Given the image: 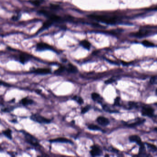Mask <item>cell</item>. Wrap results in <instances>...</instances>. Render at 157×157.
I'll return each mask as SVG.
<instances>
[{
	"label": "cell",
	"instance_id": "cell-1",
	"mask_svg": "<svg viewBox=\"0 0 157 157\" xmlns=\"http://www.w3.org/2000/svg\"><path fill=\"white\" fill-rule=\"evenodd\" d=\"M89 18L95 19L97 21L101 22L110 25H114L115 24L117 21V18L115 17H111L106 15H95V14H91L89 15Z\"/></svg>",
	"mask_w": 157,
	"mask_h": 157
},
{
	"label": "cell",
	"instance_id": "cell-2",
	"mask_svg": "<svg viewBox=\"0 0 157 157\" xmlns=\"http://www.w3.org/2000/svg\"><path fill=\"white\" fill-rule=\"evenodd\" d=\"M31 119L34 121L42 124H49L51 121L49 119L45 118L38 114H32L31 116Z\"/></svg>",
	"mask_w": 157,
	"mask_h": 157
},
{
	"label": "cell",
	"instance_id": "cell-3",
	"mask_svg": "<svg viewBox=\"0 0 157 157\" xmlns=\"http://www.w3.org/2000/svg\"><path fill=\"white\" fill-rule=\"evenodd\" d=\"M23 132L25 135V140L27 142L33 146H39V143L38 140L34 136L27 132L24 131Z\"/></svg>",
	"mask_w": 157,
	"mask_h": 157
},
{
	"label": "cell",
	"instance_id": "cell-4",
	"mask_svg": "<svg viewBox=\"0 0 157 157\" xmlns=\"http://www.w3.org/2000/svg\"><path fill=\"white\" fill-rule=\"evenodd\" d=\"M129 140L131 142H135L138 145H139V152H141L142 153L143 151L145 149V146H144V144L141 141V138L139 136H137V135H133V136H130L129 138Z\"/></svg>",
	"mask_w": 157,
	"mask_h": 157
},
{
	"label": "cell",
	"instance_id": "cell-5",
	"mask_svg": "<svg viewBox=\"0 0 157 157\" xmlns=\"http://www.w3.org/2000/svg\"><path fill=\"white\" fill-rule=\"evenodd\" d=\"M154 109L151 107L144 106L141 110V114L144 116L153 117L154 116Z\"/></svg>",
	"mask_w": 157,
	"mask_h": 157
},
{
	"label": "cell",
	"instance_id": "cell-6",
	"mask_svg": "<svg viewBox=\"0 0 157 157\" xmlns=\"http://www.w3.org/2000/svg\"><path fill=\"white\" fill-rule=\"evenodd\" d=\"M53 47L46 43L40 42L36 45V50L37 51H43L44 50H52Z\"/></svg>",
	"mask_w": 157,
	"mask_h": 157
},
{
	"label": "cell",
	"instance_id": "cell-7",
	"mask_svg": "<svg viewBox=\"0 0 157 157\" xmlns=\"http://www.w3.org/2000/svg\"><path fill=\"white\" fill-rule=\"evenodd\" d=\"M102 153V152L99 146L95 145L91 146V150L90 151V154L93 157L100 156Z\"/></svg>",
	"mask_w": 157,
	"mask_h": 157
},
{
	"label": "cell",
	"instance_id": "cell-8",
	"mask_svg": "<svg viewBox=\"0 0 157 157\" xmlns=\"http://www.w3.org/2000/svg\"><path fill=\"white\" fill-rule=\"evenodd\" d=\"M32 72L40 75H46L51 73V70L49 68H38L34 70Z\"/></svg>",
	"mask_w": 157,
	"mask_h": 157
},
{
	"label": "cell",
	"instance_id": "cell-9",
	"mask_svg": "<svg viewBox=\"0 0 157 157\" xmlns=\"http://www.w3.org/2000/svg\"><path fill=\"white\" fill-rule=\"evenodd\" d=\"M96 121L99 125L103 126H106L110 124L109 119L103 116L99 117L97 118Z\"/></svg>",
	"mask_w": 157,
	"mask_h": 157
},
{
	"label": "cell",
	"instance_id": "cell-10",
	"mask_svg": "<svg viewBox=\"0 0 157 157\" xmlns=\"http://www.w3.org/2000/svg\"><path fill=\"white\" fill-rule=\"evenodd\" d=\"M30 58H31V56L30 55H29L28 54L23 53L19 55V61L21 63L24 64L26 62H27L30 60Z\"/></svg>",
	"mask_w": 157,
	"mask_h": 157
},
{
	"label": "cell",
	"instance_id": "cell-11",
	"mask_svg": "<svg viewBox=\"0 0 157 157\" xmlns=\"http://www.w3.org/2000/svg\"><path fill=\"white\" fill-rule=\"evenodd\" d=\"M53 23H54V22L52 20H50V19H48V20H47L43 23L42 27L40 29L39 31H38V33L42 32L44 30H46L49 27L53 25Z\"/></svg>",
	"mask_w": 157,
	"mask_h": 157
},
{
	"label": "cell",
	"instance_id": "cell-12",
	"mask_svg": "<svg viewBox=\"0 0 157 157\" xmlns=\"http://www.w3.org/2000/svg\"><path fill=\"white\" fill-rule=\"evenodd\" d=\"M49 141L51 142L70 143L71 144L73 143V142L71 140L63 137H60L51 140Z\"/></svg>",
	"mask_w": 157,
	"mask_h": 157
},
{
	"label": "cell",
	"instance_id": "cell-13",
	"mask_svg": "<svg viewBox=\"0 0 157 157\" xmlns=\"http://www.w3.org/2000/svg\"><path fill=\"white\" fill-rule=\"evenodd\" d=\"M149 32L146 30H140L139 31L136 32V33L134 34V36L136 37L141 38L143 36H147L148 34H149Z\"/></svg>",
	"mask_w": 157,
	"mask_h": 157
},
{
	"label": "cell",
	"instance_id": "cell-14",
	"mask_svg": "<svg viewBox=\"0 0 157 157\" xmlns=\"http://www.w3.org/2000/svg\"><path fill=\"white\" fill-rule=\"evenodd\" d=\"M145 121H146L145 119L139 118L138 120H137V121H136L135 122H134L133 123H131L128 125H127V126H128V127H130V128H134L137 126H138V125L142 124L145 122Z\"/></svg>",
	"mask_w": 157,
	"mask_h": 157
},
{
	"label": "cell",
	"instance_id": "cell-15",
	"mask_svg": "<svg viewBox=\"0 0 157 157\" xmlns=\"http://www.w3.org/2000/svg\"><path fill=\"white\" fill-rule=\"evenodd\" d=\"M66 70L67 71H68V72L73 73H77V71H78V70L77 68L74 65L71 64H69L68 67Z\"/></svg>",
	"mask_w": 157,
	"mask_h": 157
},
{
	"label": "cell",
	"instance_id": "cell-16",
	"mask_svg": "<svg viewBox=\"0 0 157 157\" xmlns=\"http://www.w3.org/2000/svg\"><path fill=\"white\" fill-rule=\"evenodd\" d=\"M21 103L24 106H28L33 103L34 101L31 99H29L28 98H25L22 99L21 100Z\"/></svg>",
	"mask_w": 157,
	"mask_h": 157
},
{
	"label": "cell",
	"instance_id": "cell-17",
	"mask_svg": "<svg viewBox=\"0 0 157 157\" xmlns=\"http://www.w3.org/2000/svg\"><path fill=\"white\" fill-rule=\"evenodd\" d=\"M91 97L94 100L100 103L101 102L102 98L99 94L96 93H93L91 94Z\"/></svg>",
	"mask_w": 157,
	"mask_h": 157
},
{
	"label": "cell",
	"instance_id": "cell-18",
	"mask_svg": "<svg viewBox=\"0 0 157 157\" xmlns=\"http://www.w3.org/2000/svg\"><path fill=\"white\" fill-rule=\"evenodd\" d=\"M80 44L82 47H83L86 49L89 50L90 48L91 44L88 41H87L86 40H82L80 42Z\"/></svg>",
	"mask_w": 157,
	"mask_h": 157
},
{
	"label": "cell",
	"instance_id": "cell-19",
	"mask_svg": "<svg viewBox=\"0 0 157 157\" xmlns=\"http://www.w3.org/2000/svg\"><path fill=\"white\" fill-rule=\"evenodd\" d=\"M3 134L4 135L6 136L7 138L9 139H12V130L9 128H7V129L3 131Z\"/></svg>",
	"mask_w": 157,
	"mask_h": 157
},
{
	"label": "cell",
	"instance_id": "cell-20",
	"mask_svg": "<svg viewBox=\"0 0 157 157\" xmlns=\"http://www.w3.org/2000/svg\"><path fill=\"white\" fill-rule=\"evenodd\" d=\"M88 128L92 130H102L99 126L93 124H91L88 125Z\"/></svg>",
	"mask_w": 157,
	"mask_h": 157
},
{
	"label": "cell",
	"instance_id": "cell-21",
	"mask_svg": "<svg viewBox=\"0 0 157 157\" xmlns=\"http://www.w3.org/2000/svg\"><path fill=\"white\" fill-rule=\"evenodd\" d=\"M142 44L144 46L147 47H153L155 46V44L154 43L148 41L147 40H144L142 42Z\"/></svg>",
	"mask_w": 157,
	"mask_h": 157
},
{
	"label": "cell",
	"instance_id": "cell-22",
	"mask_svg": "<svg viewBox=\"0 0 157 157\" xmlns=\"http://www.w3.org/2000/svg\"><path fill=\"white\" fill-rule=\"evenodd\" d=\"M72 99L73 100H75L76 101H77V102L80 104V105H81L83 103V100L82 99V98L81 97H78V96H76L75 95L72 98Z\"/></svg>",
	"mask_w": 157,
	"mask_h": 157
},
{
	"label": "cell",
	"instance_id": "cell-23",
	"mask_svg": "<svg viewBox=\"0 0 157 157\" xmlns=\"http://www.w3.org/2000/svg\"><path fill=\"white\" fill-rule=\"evenodd\" d=\"M128 109H132L133 108H137L138 107V105L137 104L133 102V101H129L128 103Z\"/></svg>",
	"mask_w": 157,
	"mask_h": 157
},
{
	"label": "cell",
	"instance_id": "cell-24",
	"mask_svg": "<svg viewBox=\"0 0 157 157\" xmlns=\"http://www.w3.org/2000/svg\"><path fill=\"white\" fill-rule=\"evenodd\" d=\"M65 67L63 66H61L59 69H58L57 70H56L54 71V73L56 74H61V73H62L64 71V70H65Z\"/></svg>",
	"mask_w": 157,
	"mask_h": 157
},
{
	"label": "cell",
	"instance_id": "cell-25",
	"mask_svg": "<svg viewBox=\"0 0 157 157\" xmlns=\"http://www.w3.org/2000/svg\"><path fill=\"white\" fill-rule=\"evenodd\" d=\"M147 146H148V147L149 148H150V149L152 150L153 152H156L157 151V148L156 146L155 145H154L153 144H150V143H146Z\"/></svg>",
	"mask_w": 157,
	"mask_h": 157
},
{
	"label": "cell",
	"instance_id": "cell-26",
	"mask_svg": "<svg viewBox=\"0 0 157 157\" xmlns=\"http://www.w3.org/2000/svg\"><path fill=\"white\" fill-rule=\"evenodd\" d=\"M90 109V106H87L85 107H83L81 110V113L82 114H85L86 112H88Z\"/></svg>",
	"mask_w": 157,
	"mask_h": 157
},
{
	"label": "cell",
	"instance_id": "cell-27",
	"mask_svg": "<svg viewBox=\"0 0 157 157\" xmlns=\"http://www.w3.org/2000/svg\"><path fill=\"white\" fill-rule=\"evenodd\" d=\"M120 98L119 97H116L114 100V106H120Z\"/></svg>",
	"mask_w": 157,
	"mask_h": 157
},
{
	"label": "cell",
	"instance_id": "cell-28",
	"mask_svg": "<svg viewBox=\"0 0 157 157\" xmlns=\"http://www.w3.org/2000/svg\"><path fill=\"white\" fill-rule=\"evenodd\" d=\"M50 8L51 9L55 10L60 9V7L59 5L56 4H51Z\"/></svg>",
	"mask_w": 157,
	"mask_h": 157
},
{
	"label": "cell",
	"instance_id": "cell-29",
	"mask_svg": "<svg viewBox=\"0 0 157 157\" xmlns=\"http://www.w3.org/2000/svg\"><path fill=\"white\" fill-rule=\"evenodd\" d=\"M21 17V15L20 14H18V15H14L12 17V19L14 21H17L18 19H19V18Z\"/></svg>",
	"mask_w": 157,
	"mask_h": 157
},
{
	"label": "cell",
	"instance_id": "cell-30",
	"mask_svg": "<svg viewBox=\"0 0 157 157\" xmlns=\"http://www.w3.org/2000/svg\"><path fill=\"white\" fill-rule=\"evenodd\" d=\"M156 78H157L156 76H154V77H152L150 80V83L152 84H155L156 82Z\"/></svg>",
	"mask_w": 157,
	"mask_h": 157
},
{
	"label": "cell",
	"instance_id": "cell-31",
	"mask_svg": "<svg viewBox=\"0 0 157 157\" xmlns=\"http://www.w3.org/2000/svg\"><path fill=\"white\" fill-rule=\"evenodd\" d=\"M115 80H116V79H115L113 78H111L107 80V81H106L105 82V83L106 84H110V83H111L112 82H114Z\"/></svg>",
	"mask_w": 157,
	"mask_h": 157
},
{
	"label": "cell",
	"instance_id": "cell-32",
	"mask_svg": "<svg viewBox=\"0 0 157 157\" xmlns=\"http://www.w3.org/2000/svg\"><path fill=\"white\" fill-rule=\"evenodd\" d=\"M0 85H3L6 87H9L10 86V85L8 84L7 83L3 82L2 81H0Z\"/></svg>",
	"mask_w": 157,
	"mask_h": 157
},
{
	"label": "cell",
	"instance_id": "cell-33",
	"mask_svg": "<svg viewBox=\"0 0 157 157\" xmlns=\"http://www.w3.org/2000/svg\"></svg>",
	"mask_w": 157,
	"mask_h": 157
}]
</instances>
